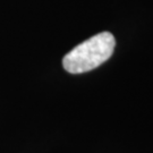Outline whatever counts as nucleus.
I'll return each mask as SVG.
<instances>
[{
  "label": "nucleus",
  "instance_id": "obj_1",
  "mask_svg": "<svg viewBox=\"0 0 153 153\" xmlns=\"http://www.w3.org/2000/svg\"><path fill=\"white\" fill-rule=\"evenodd\" d=\"M115 45V36L111 33H99L78 44L64 57V68L71 74L92 71L112 56Z\"/></svg>",
  "mask_w": 153,
  "mask_h": 153
}]
</instances>
